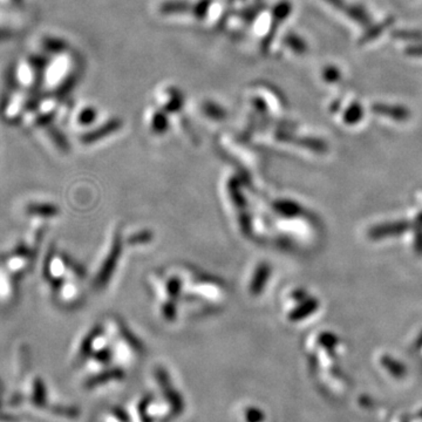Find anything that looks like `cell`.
<instances>
[{
  "mask_svg": "<svg viewBox=\"0 0 422 422\" xmlns=\"http://www.w3.org/2000/svg\"><path fill=\"white\" fill-rule=\"evenodd\" d=\"M409 226L411 225L407 221L387 222L383 224L373 226L369 231V238L383 239L394 237V236H400L407 231Z\"/></svg>",
  "mask_w": 422,
  "mask_h": 422,
  "instance_id": "1",
  "label": "cell"
},
{
  "mask_svg": "<svg viewBox=\"0 0 422 422\" xmlns=\"http://www.w3.org/2000/svg\"><path fill=\"white\" fill-rule=\"evenodd\" d=\"M372 112L376 115L386 116L395 121H407L411 117V110L406 106L401 105H387V103H374L371 107Z\"/></svg>",
  "mask_w": 422,
  "mask_h": 422,
  "instance_id": "2",
  "label": "cell"
},
{
  "mask_svg": "<svg viewBox=\"0 0 422 422\" xmlns=\"http://www.w3.org/2000/svg\"><path fill=\"white\" fill-rule=\"evenodd\" d=\"M345 14L347 15L350 19L355 21L357 24L369 27L371 23H372V17L369 13V11L366 10L365 7L359 4H348L345 6L344 10Z\"/></svg>",
  "mask_w": 422,
  "mask_h": 422,
  "instance_id": "3",
  "label": "cell"
},
{
  "mask_svg": "<svg viewBox=\"0 0 422 422\" xmlns=\"http://www.w3.org/2000/svg\"><path fill=\"white\" fill-rule=\"evenodd\" d=\"M394 18L390 17L386 18L385 20L380 21L376 25H369L367 30L362 33L359 40V44H367L378 38L380 35L383 34V32L386 31L387 28H390L392 25L394 24Z\"/></svg>",
  "mask_w": 422,
  "mask_h": 422,
  "instance_id": "4",
  "label": "cell"
},
{
  "mask_svg": "<svg viewBox=\"0 0 422 422\" xmlns=\"http://www.w3.org/2000/svg\"><path fill=\"white\" fill-rule=\"evenodd\" d=\"M319 306V302L314 298L306 299L305 302H302V305L298 306L293 312L290 314V320L298 321L302 320L306 316H311L316 312V309Z\"/></svg>",
  "mask_w": 422,
  "mask_h": 422,
  "instance_id": "5",
  "label": "cell"
},
{
  "mask_svg": "<svg viewBox=\"0 0 422 422\" xmlns=\"http://www.w3.org/2000/svg\"><path fill=\"white\" fill-rule=\"evenodd\" d=\"M362 117H364V108L359 102H352L351 105L345 109L344 114H343L344 122L350 126L360 122Z\"/></svg>",
  "mask_w": 422,
  "mask_h": 422,
  "instance_id": "6",
  "label": "cell"
},
{
  "mask_svg": "<svg viewBox=\"0 0 422 422\" xmlns=\"http://www.w3.org/2000/svg\"><path fill=\"white\" fill-rule=\"evenodd\" d=\"M392 38L400 41L415 42L422 41V31L418 30H393L390 32Z\"/></svg>",
  "mask_w": 422,
  "mask_h": 422,
  "instance_id": "7",
  "label": "cell"
},
{
  "mask_svg": "<svg viewBox=\"0 0 422 422\" xmlns=\"http://www.w3.org/2000/svg\"><path fill=\"white\" fill-rule=\"evenodd\" d=\"M298 143L302 144V147L316 151L318 154H324L327 151L326 142L320 139H316V137H302V139H299Z\"/></svg>",
  "mask_w": 422,
  "mask_h": 422,
  "instance_id": "8",
  "label": "cell"
},
{
  "mask_svg": "<svg viewBox=\"0 0 422 422\" xmlns=\"http://www.w3.org/2000/svg\"><path fill=\"white\" fill-rule=\"evenodd\" d=\"M276 210L279 214L285 215L288 217H292L295 215H299L302 212V207H299L298 204L292 202V200H279L274 205Z\"/></svg>",
  "mask_w": 422,
  "mask_h": 422,
  "instance_id": "9",
  "label": "cell"
},
{
  "mask_svg": "<svg viewBox=\"0 0 422 422\" xmlns=\"http://www.w3.org/2000/svg\"><path fill=\"white\" fill-rule=\"evenodd\" d=\"M269 274H270V267H267V264H264V265L260 267V269L257 270L255 281H252V286H251V292L252 293H260V290H262V288L267 283Z\"/></svg>",
  "mask_w": 422,
  "mask_h": 422,
  "instance_id": "10",
  "label": "cell"
},
{
  "mask_svg": "<svg viewBox=\"0 0 422 422\" xmlns=\"http://www.w3.org/2000/svg\"><path fill=\"white\" fill-rule=\"evenodd\" d=\"M323 79L327 84H337L341 79L340 70L333 65H328L323 70Z\"/></svg>",
  "mask_w": 422,
  "mask_h": 422,
  "instance_id": "11",
  "label": "cell"
},
{
  "mask_svg": "<svg viewBox=\"0 0 422 422\" xmlns=\"http://www.w3.org/2000/svg\"><path fill=\"white\" fill-rule=\"evenodd\" d=\"M286 42H288V46L295 49L297 53H304L307 51L306 42L304 41L302 38L297 37V35H288V38H286Z\"/></svg>",
  "mask_w": 422,
  "mask_h": 422,
  "instance_id": "12",
  "label": "cell"
},
{
  "mask_svg": "<svg viewBox=\"0 0 422 422\" xmlns=\"http://www.w3.org/2000/svg\"><path fill=\"white\" fill-rule=\"evenodd\" d=\"M404 53L408 56H414V58H422V41L415 42L407 46L404 49Z\"/></svg>",
  "mask_w": 422,
  "mask_h": 422,
  "instance_id": "13",
  "label": "cell"
},
{
  "mask_svg": "<svg viewBox=\"0 0 422 422\" xmlns=\"http://www.w3.org/2000/svg\"><path fill=\"white\" fill-rule=\"evenodd\" d=\"M30 210L34 214L53 215L56 212V207H49V205H35V207H32Z\"/></svg>",
  "mask_w": 422,
  "mask_h": 422,
  "instance_id": "14",
  "label": "cell"
},
{
  "mask_svg": "<svg viewBox=\"0 0 422 422\" xmlns=\"http://www.w3.org/2000/svg\"><path fill=\"white\" fill-rule=\"evenodd\" d=\"M415 234V252L418 253V256H422V229L416 228Z\"/></svg>",
  "mask_w": 422,
  "mask_h": 422,
  "instance_id": "15",
  "label": "cell"
},
{
  "mask_svg": "<svg viewBox=\"0 0 422 422\" xmlns=\"http://www.w3.org/2000/svg\"><path fill=\"white\" fill-rule=\"evenodd\" d=\"M327 3L330 4L331 6L335 7L338 10H344L345 6L347 4L345 3V0H326Z\"/></svg>",
  "mask_w": 422,
  "mask_h": 422,
  "instance_id": "16",
  "label": "cell"
},
{
  "mask_svg": "<svg viewBox=\"0 0 422 422\" xmlns=\"http://www.w3.org/2000/svg\"><path fill=\"white\" fill-rule=\"evenodd\" d=\"M415 225H416V228L422 229V212L421 214L418 215V217H416Z\"/></svg>",
  "mask_w": 422,
  "mask_h": 422,
  "instance_id": "17",
  "label": "cell"
},
{
  "mask_svg": "<svg viewBox=\"0 0 422 422\" xmlns=\"http://www.w3.org/2000/svg\"><path fill=\"white\" fill-rule=\"evenodd\" d=\"M340 101L333 102V105L331 106V110L335 112L338 109L340 108Z\"/></svg>",
  "mask_w": 422,
  "mask_h": 422,
  "instance_id": "18",
  "label": "cell"
}]
</instances>
